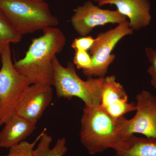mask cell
Listing matches in <instances>:
<instances>
[{
	"label": "cell",
	"instance_id": "obj_20",
	"mask_svg": "<svg viewBox=\"0 0 156 156\" xmlns=\"http://www.w3.org/2000/svg\"><path fill=\"white\" fill-rule=\"evenodd\" d=\"M92 1H94L95 2H98V3L99 2H101V1H103V0H92Z\"/></svg>",
	"mask_w": 156,
	"mask_h": 156
},
{
	"label": "cell",
	"instance_id": "obj_2",
	"mask_svg": "<svg viewBox=\"0 0 156 156\" xmlns=\"http://www.w3.org/2000/svg\"><path fill=\"white\" fill-rule=\"evenodd\" d=\"M41 37L34 39L23 58L15 62L17 72L33 84L53 86V59L63 50L66 38L56 27L44 30Z\"/></svg>",
	"mask_w": 156,
	"mask_h": 156
},
{
	"label": "cell",
	"instance_id": "obj_19",
	"mask_svg": "<svg viewBox=\"0 0 156 156\" xmlns=\"http://www.w3.org/2000/svg\"><path fill=\"white\" fill-rule=\"evenodd\" d=\"M95 40L96 39L90 36L76 38L73 41L71 47L75 50H81L87 51L92 48Z\"/></svg>",
	"mask_w": 156,
	"mask_h": 156
},
{
	"label": "cell",
	"instance_id": "obj_13",
	"mask_svg": "<svg viewBox=\"0 0 156 156\" xmlns=\"http://www.w3.org/2000/svg\"><path fill=\"white\" fill-rule=\"evenodd\" d=\"M115 151L116 156H156V140L131 134Z\"/></svg>",
	"mask_w": 156,
	"mask_h": 156
},
{
	"label": "cell",
	"instance_id": "obj_10",
	"mask_svg": "<svg viewBox=\"0 0 156 156\" xmlns=\"http://www.w3.org/2000/svg\"><path fill=\"white\" fill-rule=\"evenodd\" d=\"M101 89V107L111 116L118 119L128 113L136 111V104L128 103L126 90L117 82L115 76L102 77Z\"/></svg>",
	"mask_w": 156,
	"mask_h": 156
},
{
	"label": "cell",
	"instance_id": "obj_6",
	"mask_svg": "<svg viewBox=\"0 0 156 156\" xmlns=\"http://www.w3.org/2000/svg\"><path fill=\"white\" fill-rule=\"evenodd\" d=\"M133 33L127 20L115 28L98 34L90 49L92 66L89 69L83 71L84 74L88 77H105L109 67L115 59V55L112 53L113 50L123 38Z\"/></svg>",
	"mask_w": 156,
	"mask_h": 156
},
{
	"label": "cell",
	"instance_id": "obj_5",
	"mask_svg": "<svg viewBox=\"0 0 156 156\" xmlns=\"http://www.w3.org/2000/svg\"><path fill=\"white\" fill-rule=\"evenodd\" d=\"M0 127L15 114L18 102L30 86L28 81L15 69L11 59L10 45L0 53Z\"/></svg>",
	"mask_w": 156,
	"mask_h": 156
},
{
	"label": "cell",
	"instance_id": "obj_8",
	"mask_svg": "<svg viewBox=\"0 0 156 156\" xmlns=\"http://www.w3.org/2000/svg\"><path fill=\"white\" fill-rule=\"evenodd\" d=\"M136 113L128 119L130 135L139 134L146 138L156 140V97L143 90L136 96Z\"/></svg>",
	"mask_w": 156,
	"mask_h": 156
},
{
	"label": "cell",
	"instance_id": "obj_15",
	"mask_svg": "<svg viewBox=\"0 0 156 156\" xmlns=\"http://www.w3.org/2000/svg\"><path fill=\"white\" fill-rule=\"evenodd\" d=\"M22 37L14 30L0 10V53L7 45L19 43Z\"/></svg>",
	"mask_w": 156,
	"mask_h": 156
},
{
	"label": "cell",
	"instance_id": "obj_11",
	"mask_svg": "<svg viewBox=\"0 0 156 156\" xmlns=\"http://www.w3.org/2000/svg\"><path fill=\"white\" fill-rule=\"evenodd\" d=\"M107 5L115 6L117 11L128 19L130 27L134 31L145 28L150 24L149 0H103L98 3L100 7Z\"/></svg>",
	"mask_w": 156,
	"mask_h": 156
},
{
	"label": "cell",
	"instance_id": "obj_17",
	"mask_svg": "<svg viewBox=\"0 0 156 156\" xmlns=\"http://www.w3.org/2000/svg\"><path fill=\"white\" fill-rule=\"evenodd\" d=\"M73 63L77 69L83 71L89 69L92 66L91 56L87 51L75 50L74 56L73 59Z\"/></svg>",
	"mask_w": 156,
	"mask_h": 156
},
{
	"label": "cell",
	"instance_id": "obj_18",
	"mask_svg": "<svg viewBox=\"0 0 156 156\" xmlns=\"http://www.w3.org/2000/svg\"><path fill=\"white\" fill-rule=\"evenodd\" d=\"M145 52L151 63L147 72L151 76V84L156 89V51L153 48H145Z\"/></svg>",
	"mask_w": 156,
	"mask_h": 156
},
{
	"label": "cell",
	"instance_id": "obj_12",
	"mask_svg": "<svg viewBox=\"0 0 156 156\" xmlns=\"http://www.w3.org/2000/svg\"><path fill=\"white\" fill-rule=\"evenodd\" d=\"M36 124L13 115L0 132V147L9 149L24 141L35 129Z\"/></svg>",
	"mask_w": 156,
	"mask_h": 156
},
{
	"label": "cell",
	"instance_id": "obj_3",
	"mask_svg": "<svg viewBox=\"0 0 156 156\" xmlns=\"http://www.w3.org/2000/svg\"><path fill=\"white\" fill-rule=\"evenodd\" d=\"M0 10L22 36L58 24L45 0H0Z\"/></svg>",
	"mask_w": 156,
	"mask_h": 156
},
{
	"label": "cell",
	"instance_id": "obj_9",
	"mask_svg": "<svg viewBox=\"0 0 156 156\" xmlns=\"http://www.w3.org/2000/svg\"><path fill=\"white\" fill-rule=\"evenodd\" d=\"M53 98L52 86L30 85L20 98L15 114L37 123L52 102Z\"/></svg>",
	"mask_w": 156,
	"mask_h": 156
},
{
	"label": "cell",
	"instance_id": "obj_4",
	"mask_svg": "<svg viewBox=\"0 0 156 156\" xmlns=\"http://www.w3.org/2000/svg\"><path fill=\"white\" fill-rule=\"evenodd\" d=\"M53 86L58 98L70 99L76 97L84 101L85 106H100L102 77H88L83 80L78 75L73 63L69 62L66 67L62 65L56 56L53 59Z\"/></svg>",
	"mask_w": 156,
	"mask_h": 156
},
{
	"label": "cell",
	"instance_id": "obj_16",
	"mask_svg": "<svg viewBox=\"0 0 156 156\" xmlns=\"http://www.w3.org/2000/svg\"><path fill=\"white\" fill-rule=\"evenodd\" d=\"M42 133L34 142L23 141L17 145L9 148V153L3 156H32L33 151L37 142L40 140Z\"/></svg>",
	"mask_w": 156,
	"mask_h": 156
},
{
	"label": "cell",
	"instance_id": "obj_7",
	"mask_svg": "<svg viewBox=\"0 0 156 156\" xmlns=\"http://www.w3.org/2000/svg\"><path fill=\"white\" fill-rule=\"evenodd\" d=\"M127 20V17L117 10L101 9L89 0L75 10L71 22L75 30L81 36L85 37L96 27L108 23L118 25Z\"/></svg>",
	"mask_w": 156,
	"mask_h": 156
},
{
	"label": "cell",
	"instance_id": "obj_1",
	"mask_svg": "<svg viewBox=\"0 0 156 156\" xmlns=\"http://www.w3.org/2000/svg\"><path fill=\"white\" fill-rule=\"evenodd\" d=\"M80 139L91 155L121 147L128 137V119L111 116L100 106H85L81 118Z\"/></svg>",
	"mask_w": 156,
	"mask_h": 156
},
{
	"label": "cell",
	"instance_id": "obj_14",
	"mask_svg": "<svg viewBox=\"0 0 156 156\" xmlns=\"http://www.w3.org/2000/svg\"><path fill=\"white\" fill-rule=\"evenodd\" d=\"M52 140V136L47 134L44 129L42 132L37 147L33 151L32 156H64L68 151L66 139L63 137L58 138L54 147L51 149Z\"/></svg>",
	"mask_w": 156,
	"mask_h": 156
}]
</instances>
